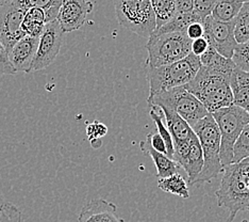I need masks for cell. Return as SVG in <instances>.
I'll use <instances>...</instances> for the list:
<instances>
[{
  "label": "cell",
  "mask_w": 249,
  "mask_h": 222,
  "mask_svg": "<svg viewBox=\"0 0 249 222\" xmlns=\"http://www.w3.org/2000/svg\"><path fill=\"white\" fill-rule=\"evenodd\" d=\"M223 179L215 191L219 207L228 209L226 222H233L240 212L249 210V167L247 159L225 167Z\"/></svg>",
  "instance_id": "obj_1"
},
{
  "label": "cell",
  "mask_w": 249,
  "mask_h": 222,
  "mask_svg": "<svg viewBox=\"0 0 249 222\" xmlns=\"http://www.w3.org/2000/svg\"><path fill=\"white\" fill-rule=\"evenodd\" d=\"M231 75L200 66L193 81L184 87L201 102L209 113H213L233 105V95L230 87Z\"/></svg>",
  "instance_id": "obj_2"
},
{
  "label": "cell",
  "mask_w": 249,
  "mask_h": 222,
  "mask_svg": "<svg viewBox=\"0 0 249 222\" xmlns=\"http://www.w3.org/2000/svg\"><path fill=\"white\" fill-rule=\"evenodd\" d=\"M192 129L199 140L203 155V167L200 174L191 185L201 186L217 178L224 170L219 158L220 134L211 113H208L205 118L194 124Z\"/></svg>",
  "instance_id": "obj_3"
},
{
  "label": "cell",
  "mask_w": 249,
  "mask_h": 222,
  "mask_svg": "<svg viewBox=\"0 0 249 222\" xmlns=\"http://www.w3.org/2000/svg\"><path fill=\"white\" fill-rule=\"evenodd\" d=\"M199 57L190 54L184 59L160 67H145L151 98L162 91L182 87L192 81L200 68Z\"/></svg>",
  "instance_id": "obj_4"
},
{
  "label": "cell",
  "mask_w": 249,
  "mask_h": 222,
  "mask_svg": "<svg viewBox=\"0 0 249 222\" xmlns=\"http://www.w3.org/2000/svg\"><path fill=\"white\" fill-rule=\"evenodd\" d=\"M192 41L185 32H154L148 38L145 67H160L184 59L191 54Z\"/></svg>",
  "instance_id": "obj_5"
},
{
  "label": "cell",
  "mask_w": 249,
  "mask_h": 222,
  "mask_svg": "<svg viewBox=\"0 0 249 222\" xmlns=\"http://www.w3.org/2000/svg\"><path fill=\"white\" fill-rule=\"evenodd\" d=\"M220 134L219 158L225 168L232 163L233 147L243 129L249 123V115L235 105L225 107L211 113Z\"/></svg>",
  "instance_id": "obj_6"
},
{
  "label": "cell",
  "mask_w": 249,
  "mask_h": 222,
  "mask_svg": "<svg viewBox=\"0 0 249 222\" xmlns=\"http://www.w3.org/2000/svg\"><path fill=\"white\" fill-rule=\"evenodd\" d=\"M118 24L140 37L149 38L157 29L151 0H113Z\"/></svg>",
  "instance_id": "obj_7"
},
{
  "label": "cell",
  "mask_w": 249,
  "mask_h": 222,
  "mask_svg": "<svg viewBox=\"0 0 249 222\" xmlns=\"http://www.w3.org/2000/svg\"><path fill=\"white\" fill-rule=\"evenodd\" d=\"M148 105L166 107L175 111L192 127L208 115V111L195 96L182 87H176L147 98Z\"/></svg>",
  "instance_id": "obj_8"
},
{
  "label": "cell",
  "mask_w": 249,
  "mask_h": 222,
  "mask_svg": "<svg viewBox=\"0 0 249 222\" xmlns=\"http://www.w3.org/2000/svg\"><path fill=\"white\" fill-rule=\"evenodd\" d=\"M64 33L56 20L45 24L44 30L38 38L36 54L31 66V72L45 70L53 63L58 57L63 42Z\"/></svg>",
  "instance_id": "obj_9"
},
{
  "label": "cell",
  "mask_w": 249,
  "mask_h": 222,
  "mask_svg": "<svg viewBox=\"0 0 249 222\" xmlns=\"http://www.w3.org/2000/svg\"><path fill=\"white\" fill-rule=\"evenodd\" d=\"M205 29V37L209 43V46L214 48L217 53L227 59H232L236 41L234 38L235 20L223 22L208 16L202 22Z\"/></svg>",
  "instance_id": "obj_10"
},
{
  "label": "cell",
  "mask_w": 249,
  "mask_h": 222,
  "mask_svg": "<svg viewBox=\"0 0 249 222\" xmlns=\"http://www.w3.org/2000/svg\"><path fill=\"white\" fill-rule=\"evenodd\" d=\"M172 159L185 171L190 185L193 183L203 167L202 150L195 134L188 141L174 142Z\"/></svg>",
  "instance_id": "obj_11"
},
{
  "label": "cell",
  "mask_w": 249,
  "mask_h": 222,
  "mask_svg": "<svg viewBox=\"0 0 249 222\" xmlns=\"http://www.w3.org/2000/svg\"><path fill=\"white\" fill-rule=\"evenodd\" d=\"M24 16L25 10L13 2L0 7V42L8 53L19 40L26 37L21 29Z\"/></svg>",
  "instance_id": "obj_12"
},
{
  "label": "cell",
  "mask_w": 249,
  "mask_h": 222,
  "mask_svg": "<svg viewBox=\"0 0 249 222\" xmlns=\"http://www.w3.org/2000/svg\"><path fill=\"white\" fill-rule=\"evenodd\" d=\"M93 9V2L89 0H63L56 16L62 32L70 33L80 29Z\"/></svg>",
  "instance_id": "obj_13"
},
{
  "label": "cell",
  "mask_w": 249,
  "mask_h": 222,
  "mask_svg": "<svg viewBox=\"0 0 249 222\" xmlns=\"http://www.w3.org/2000/svg\"><path fill=\"white\" fill-rule=\"evenodd\" d=\"M37 45L38 39L26 36L11 48L8 55L11 64L13 65L16 73H31V66L36 54Z\"/></svg>",
  "instance_id": "obj_14"
},
{
  "label": "cell",
  "mask_w": 249,
  "mask_h": 222,
  "mask_svg": "<svg viewBox=\"0 0 249 222\" xmlns=\"http://www.w3.org/2000/svg\"><path fill=\"white\" fill-rule=\"evenodd\" d=\"M114 203L104 199H95L82 207L78 222H124L116 214Z\"/></svg>",
  "instance_id": "obj_15"
},
{
  "label": "cell",
  "mask_w": 249,
  "mask_h": 222,
  "mask_svg": "<svg viewBox=\"0 0 249 222\" xmlns=\"http://www.w3.org/2000/svg\"><path fill=\"white\" fill-rule=\"evenodd\" d=\"M233 105L244 109L249 115V73L235 68L230 78Z\"/></svg>",
  "instance_id": "obj_16"
},
{
  "label": "cell",
  "mask_w": 249,
  "mask_h": 222,
  "mask_svg": "<svg viewBox=\"0 0 249 222\" xmlns=\"http://www.w3.org/2000/svg\"><path fill=\"white\" fill-rule=\"evenodd\" d=\"M141 150L145 154V155H149L154 161L156 169H157V178L163 179L171 176L175 173H178V164L175 162L173 159L168 158L164 154H161L154 150L150 145L149 136L147 135L144 141L140 143Z\"/></svg>",
  "instance_id": "obj_17"
},
{
  "label": "cell",
  "mask_w": 249,
  "mask_h": 222,
  "mask_svg": "<svg viewBox=\"0 0 249 222\" xmlns=\"http://www.w3.org/2000/svg\"><path fill=\"white\" fill-rule=\"evenodd\" d=\"M154 106V105H152ZM163 111L164 121H165L168 132L171 133L174 142L188 141L194 135L193 129L188 122L181 118L176 112L166 107H159Z\"/></svg>",
  "instance_id": "obj_18"
},
{
  "label": "cell",
  "mask_w": 249,
  "mask_h": 222,
  "mask_svg": "<svg viewBox=\"0 0 249 222\" xmlns=\"http://www.w3.org/2000/svg\"><path fill=\"white\" fill-rule=\"evenodd\" d=\"M12 2L25 11L29 8L42 9L46 15V22H49L56 20L63 0H13Z\"/></svg>",
  "instance_id": "obj_19"
},
{
  "label": "cell",
  "mask_w": 249,
  "mask_h": 222,
  "mask_svg": "<svg viewBox=\"0 0 249 222\" xmlns=\"http://www.w3.org/2000/svg\"><path fill=\"white\" fill-rule=\"evenodd\" d=\"M158 187L164 192L172 193V195L183 199L190 198L189 185L183 176L179 173H175L171 176H167V178L159 179V181H158Z\"/></svg>",
  "instance_id": "obj_20"
},
{
  "label": "cell",
  "mask_w": 249,
  "mask_h": 222,
  "mask_svg": "<svg viewBox=\"0 0 249 222\" xmlns=\"http://www.w3.org/2000/svg\"><path fill=\"white\" fill-rule=\"evenodd\" d=\"M243 3L239 0H217L212 11V19L218 21L228 22L235 20Z\"/></svg>",
  "instance_id": "obj_21"
},
{
  "label": "cell",
  "mask_w": 249,
  "mask_h": 222,
  "mask_svg": "<svg viewBox=\"0 0 249 222\" xmlns=\"http://www.w3.org/2000/svg\"><path fill=\"white\" fill-rule=\"evenodd\" d=\"M149 107H150L149 116H150L152 121H154V123L156 124L158 134L161 136V138L163 139L164 143H165L167 157L172 159L173 154H174V141H173L171 133L168 132V129L166 127L165 121H164L163 111L160 109L159 107H157V106L151 105Z\"/></svg>",
  "instance_id": "obj_22"
},
{
  "label": "cell",
  "mask_w": 249,
  "mask_h": 222,
  "mask_svg": "<svg viewBox=\"0 0 249 222\" xmlns=\"http://www.w3.org/2000/svg\"><path fill=\"white\" fill-rule=\"evenodd\" d=\"M151 7L156 17L157 29L167 24L177 14L175 0H151Z\"/></svg>",
  "instance_id": "obj_23"
},
{
  "label": "cell",
  "mask_w": 249,
  "mask_h": 222,
  "mask_svg": "<svg viewBox=\"0 0 249 222\" xmlns=\"http://www.w3.org/2000/svg\"><path fill=\"white\" fill-rule=\"evenodd\" d=\"M234 38L237 44L249 41V2L243 3L235 19Z\"/></svg>",
  "instance_id": "obj_24"
},
{
  "label": "cell",
  "mask_w": 249,
  "mask_h": 222,
  "mask_svg": "<svg viewBox=\"0 0 249 222\" xmlns=\"http://www.w3.org/2000/svg\"><path fill=\"white\" fill-rule=\"evenodd\" d=\"M249 157V123L246 125L237 138L233 147V157L232 163L240 162L241 161Z\"/></svg>",
  "instance_id": "obj_25"
},
{
  "label": "cell",
  "mask_w": 249,
  "mask_h": 222,
  "mask_svg": "<svg viewBox=\"0 0 249 222\" xmlns=\"http://www.w3.org/2000/svg\"><path fill=\"white\" fill-rule=\"evenodd\" d=\"M231 60L241 71L249 73V41L236 45Z\"/></svg>",
  "instance_id": "obj_26"
},
{
  "label": "cell",
  "mask_w": 249,
  "mask_h": 222,
  "mask_svg": "<svg viewBox=\"0 0 249 222\" xmlns=\"http://www.w3.org/2000/svg\"><path fill=\"white\" fill-rule=\"evenodd\" d=\"M0 222H21V212L12 203L0 204Z\"/></svg>",
  "instance_id": "obj_27"
},
{
  "label": "cell",
  "mask_w": 249,
  "mask_h": 222,
  "mask_svg": "<svg viewBox=\"0 0 249 222\" xmlns=\"http://www.w3.org/2000/svg\"><path fill=\"white\" fill-rule=\"evenodd\" d=\"M44 27H45V22L38 21L36 20H31V19H27V17L24 16V20H22V24H21V29L27 37L38 39L44 30Z\"/></svg>",
  "instance_id": "obj_28"
},
{
  "label": "cell",
  "mask_w": 249,
  "mask_h": 222,
  "mask_svg": "<svg viewBox=\"0 0 249 222\" xmlns=\"http://www.w3.org/2000/svg\"><path fill=\"white\" fill-rule=\"evenodd\" d=\"M216 2L217 0H194L193 12L203 22L208 16H211Z\"/></svg>",
  "instance_id": "obj_29"
},
{
  "label": "cell",
  "mask_w": 249,
  "mask_h": 222,
  "mask_svg": "<svg viewBox=\"0 0 249 222\" xmlns=\"http://www.w3.org/2000/svg\"><path fill=\"white\" fill-rule=\"evenodd\" d=\"M107 133V125L99 121H94L93 123L87 125V136L89 141L101 139Z\"/></svg>",
  "instance_id": "obj_30"
},
{
  "label": "cell",
  "mask_w": 249,
  "mask_h": 222,
  "mask_svg": "<svg viewBox=\"0 0 249 222\" xmlns=\"http://www.w3.org/2000/svg\"><path fill=\"white\" fill-rule=\"evenodd\" d=\"M16 71L11 64L7 49L0 42V75H15Z\"/></svg>",
  "instance_id": "obj_31"
},
{
  "label": "cell",
  "mask_w": 249,
  "mask_h": 222,
  "mask_svg": "<svg viewBox=\"0 0 249 222\" xmlns=\"http://www.w3.org/2000/svg\"><path fill=\"white\" fill-rule=\"evenodd\" d=\"M208 47L209 43L205 37L194 40L191 44V54H193L196 57H200L202 54L206 53Z\"/></svg>",
  "instance_id": "obj_32"
},
{
  "label": "cell",
  "mask_w": 249,
  "mask_h": 222,
  "mask_svg": "<svg viewBox=\"0 0 249 222\" xmlns=\"http://www.w3.org/2000/svg\"><path fill=\"white\" fill-rule=\"evenodd\" d=\"M186 36L189 37L191 41H194L199 38L205 36V29H203L202 22H193L188 28H186Z\"/></svg>",
  "instance_id": "obj_33"
},
{
  "label": "cell",
  "mask_w": 249,
  "mask_h": 222,
  "mask_svg": "<svg viewBox=\"0 0 249 222\" xmlns=\"http://www.w3.org/2000/svg\"><path fill=\"white\" fill-rule=\"evenodd\" d=\"M148 136H149V141H150V145L152 149L167 156L166 146H165V143H164L163 139L161 138V136L158 133L157 134L150 133V134H148Z\"/></svg>",
  "instance_id": "obj_34"
},
{
  "label": "cell",
  "mask_w": 249,
  "mask_h": 222,
  "mask_svg": "<svg viewBox=\"0 0 249 222\" xmlns=\"http://www.w3.org/2000/svg\"><path fill=\"white\" fill-rule=\"evenodd\" d=\"M175 5L178 14H190L193 12L194 0H175Z\"/></svg>",
  "instance_id": "obj_35"
},
{
  "label": "cell",
  "mask_w": 249,
  "mask_h": 222,
  "mask_svg": "<svg viewBox=\"0 0 249 222\" xmlns=\"http://www.w3.org/2000/svg\"><path fill=\"white\" fill-rule=\"evenodd\" d=\"M25 17L27 19L36 20L38 21H43L46 24V15L42 9L38 8H29L25 11Z\"/></svg>",
  "instance_id": "obj_36"
},
{
  "label": "cell",
  "mask_w": 249,
  "mask_h": 222,
  "mask_svg": "<svg viewBox=\"0 0 249 222\" xmlns=\"http://www.w3.org/2000/svg\"><path fill=\"white\" fill-rule=\"evenodd\" d=\"M13 0H0V7H2V5L8 4L10 2H12Z\"/></svg>",
  "instance_id": "obj_37"
},
{
  "label": "cell",
  "mask_w": 249,
  "mask_h": 222,
  "mask_svg": "<svg viewBox=\"0 0 249 222\" xmlns=\"http://www.w3.org/2000/svg\"><path fill=\"white\" fill-rule=\"evenodd\" d=\"M239 1L241 3H246V2H249V0H239Z\"/></svg>",
  "instance_id": "obj_38"
},
{
  "label": "cell",
  "mask_w": 249,
  "mask_h": 222,
  "mask_svg": "<svg viewBox=\"0 0 249 222\" xmlns=\"http://www.w3.org/2000/svg\"><path fill=\"white\" fill-rule=\"evenodd\" d=\"M247 159V162H248V167H249V157L248 158H246Z\"/></svg>",
  "instance_id": "obj_39"
}]
</instances>
